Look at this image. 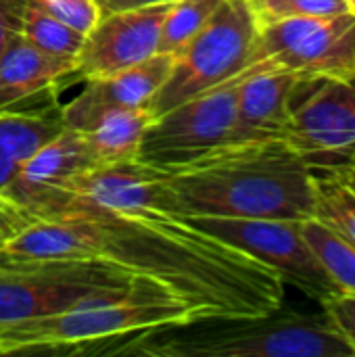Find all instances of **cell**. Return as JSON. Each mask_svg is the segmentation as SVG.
Returning <instances> with one entry per match:
<instances>
[{"label": "cell", "instance_id": "cell-1", "mask_svg": "<svg viewBox=\"0 0 355 357\" xmlns=\"http://www.w3.org/2000/svg\"><path fill=\"white\" fill-rule=\"evenodd\" d=\"M0 255L113 266L184 305L197 324L255 320L285 303L276 270L161 207L105 209L71 195L59 213L4 241Z\"/></svg>", "mask_w": 355, "mask_h": 357}, {"label": "cell", "instance_id": "cell-2", "mask_svg": "<svg viewBox=\"0 0 355 357\" xmlns=\"http://www.w3.org/2000/svg\"><path fill=\"white\" fill-rule=\"evenodd\" d=\"M172 209L188 218L310 220L314 172L285 138L230 142L161 167Z\"/></svg>", "mask_w": 355, "mask_h": 357}, {"label": "cell", "instance_id": "cell-3", "mask_svg": "<svg viewBox=\"0 0 355 357\" xmlns=\"http://www.w3.org/2000/svg\"><path fill=\"white\" fill-rule=\"evenodd\" d=\"M192 324H197L195 316L176 301L161 297H132L0 326V356H132L146 337Z\"/></svg>", "mask_w": 355, "mask_h": 357}, {"label": "cell", "instance_id": "cell-4", "mask_svg": "<svg viewBox=\"0 0 355 357\" xmlns=\"http://www.w3.org/2000/svg\"><path fill=\"white\" fill-rule=\"evenodd\" d=\"M132 297L169 299L107 264L25 261L0 255V326Z\"/></svg>", "mask_w": 355, "mask_h": 357}, {"label": "cell", "instance_id": "cell-5", "mask_svg": "<svg viewBox=\"0 0 355 357\" xmlns=\"http://www.w3.org/2000/svg\"><path fill=\"white\" fill-rule=\"evenodd\" d=\"M197 335L161 331L146 337L140 356L157 357H354V347L328 314L303 316L274 312L255 320Z\"/></svg>", "mask_w": 355, "mask_h": 357}, {"label": "cell", "instance_id": "cell-6", "mask_svg": "<svg viewBox=\"0 0 355 357\" xmlns=\"http://www.w3.org/2000/svg\"><path fill=\"white\" fill-rule=\"evenodd\" d=\"M257 21L247 0H222L205 27L176 54L161 88L146 102L153 117L213 88L247 67Z\"/></svg>", "mask_w": 355, "mask_h": 357}, {"label": "cell", "instance_id": "cell-7", "mask_svg": "<svg viewBox=\"0 0 355 357\" xmlns=\"http://www.w3.org/2000/svg\"><path fill=\"white\" fill-rule=\"evenodd\" d=\"M285 71L297 77H355V15L289 17L257 25L243 75Z\"/></svg>", "mask_w": 355, "mask_h": 357}, {"label": "cell", "instance_id": "cell-8", "mask_svg": "<svg viewBox=\"0 0 355 357\" xmlns=\"http://www.w3.org/2000/svg\"><path fill=\"white\" fill-rule=\"evenodd\" d=\"M285 140L312 172L345 167L355 155V77H299Z\"/></svg>", "mask_w": 355, "mask_h": 357}, {"label": "cell", "instance_id": "cell-9", "mask_svg": "<svg viewBox=\"0 0 355 357\" xmlns=\"http://www.w3.org/2000/svg\"><path fill=\"white\" fill-rule=\"evenodd\" d=\"M243 73L157 115L144 130L138 159L155 167H176L230 144Z\"/></svg>", "mask_w": 355, "mask_h": 357}, {"label": "cell", "instance_id": "cell-10", "mask_svg": "<svg viewBox=\"0 0 355 357\" xmlns=\"http://www.w3.org/2000/svg\"><path fill=\"white\" fill-rule=\"evenodd\" d=\"M188 218V215H184ZM205 232L247 251L278 272L285 284H293L308 297L324 303L339 295L337 284L320 266L301 234L297 220H247V218H188Z\"/></svg>", "mask_w": 355, "mask_h": 357}, {"label": "cell", "instance_id": "cell-11", "mask_svg": "<svg viewBox=\"0 0 355 357\" xmlns=\"http://www.w3.org/2000/svg\"><path fill=\"white\" fill-rule=\"evenodd\" d=\"M96 167L84 132L65 128L54 140L21 163L13 182L0 190L29 222L50 218L73 195L71 182Z\"/></svg>", "mask_w": 355, "mask_h": 357}, {"label": "cell", "instance_id": "cell-12", "mask_svg": "<svg viewBox=\"0 0 355 357\" xmlns=\"http://www.w3.org/2000/svg\"><path fill=\"white\" fill-rule=\"evenodd\" d=\"M167 8L169 2H161L103 15L84 40L75 73L84 79H96L153 56Z\"/></svg>", "mask_w": 355, "mask_h": 357}, {"label": "cell", "instance_id": "cell-13", "mask_svg": "<svg viewBox=\"0 0 355 357\" xmlns=\"http://www.w3.org/2000/svg\"><path fill=\"white\" fill-rule=\"evenodd\" d=\"M176 54L155 52L146 61L123 71L86 79V88L61 109V121L69 130L88 132L107 111L146 105L165 82Z\"/></svg>", "mask_w": 355, "mask_h": 357}, {"label": "cell", "instance_id": "cell-14", "mask_svg": "<svg viewBox=\"0 0 355 357\" xmlns=\"http://www.w3.org/2000/svg\"><path fill=\"white\" fill-rule=\"evenodd\" d=\"M69 190L105 209L161 207L174 211L163 169L140 159L92 167L80 174Z\"/></svg>", "mask_w": 355, "mask_h": 357}, {"label": "cell", "instance_id": "cell-15", "mask_svg": "<svg viewBox=\"0 0 355 357\" xmlns=\"http://www.w3.org/2000/svg\"><path fill=\"white\" fill-rule=\"evenodd\" d=\"M297 79V75L285 71L243 75L230 142L285 138L291 94Z\"/></svg>", "mask_w": 355, "mask_h": 357}, {"label": "cell", "instance_id": "cell-16", "mask_svg": "<svg viewBox=\"0 0 355 357\" xmlns=\"http://www.w3.org/2000/svg\"><path fill=\"white\" fill-rule=\"evenodd\" d=\"M75 69L77 59L46 54L19 33L0 56V111L40 94Z\"/></svg>", "mask_w": 355, "mask_h": 357}, {"label": "cell", "instance_id": "cell-17", "mask_svg": "<svg viewBox=\"0 0 355 357\" xmlns=\"http://www.w3.org/2000/svg\"><path fill=\"white\" fill-rule=\"evenodd\" d=\"M146 105L107 111L88 132H84L94 165H113L138 159L144 130L153 121Z\"/></svg>", "mask_w": 355, "mask_h": 357}, {"label": "cell", "instance_id": "cell-18", "mask_svg": "<svg viewBox=\"0 0 355 357\" xmlns=\"http://www.w3.org/2000/svg\"><path fill=\"white\" fill-rule=\"evenodd\" d=\"M314 218L355 243V182L343 167L314 172Z\"/></svg>", "mask_w": 355, "mask_h": 357}, {"label": "cell", "instance_id": "cell-19", "mask_svg": "<svg viewBox=\"0 0 355 357\" xmlns=\"http://www.w3.org/2000/svg\"><path fill=\"white\" fill-rule=\"evenodd\" d=\"M301 234L324 272L337 284L339 293L355 295V243L318 222L316 218L301 222Z\"/></svg>", "mask_w": 355, "mask_h": 357}, {"label": "cell", "instance_id": "cell-20", "mask_svg": "<svg viewBox=\"0 0 355 357\" xmlns=\"http://www.w3.org/2000/svg\"><path fill=\"white\" fill-rule=\"evenodd\" d=\"M65 130L59 115L0 111V144L21 165Z\"/></svg>", "mask_w": 355, "mask_h": 357}, {"label": "cell", "instance_id": "cell-21", "mask_svg": "<svg viewBox=\"0 0 355 357\" xmlns=\"http://www.w3.org/2000/svg\"><path fill=\"white\" fill-rule=\"evenodd\" d=\"M21 38L36 46L38 50L52 54V56H67L77 59L84 46L86 36L75 31L73 27L65 25L31 0H25L21 8Z\"/></svg>", "mask_w": 355, "mask_h": 357}, {"label": "cell", "instance_id": "cell-22", "mask_svg": "<svg viewBox=\"0 0 355 357\" xmlns=\"http://www.w3.org/2000/svg\"><path fill=\"white\" fill-rule=\"evenodd\" d=\"M222 0H172L161 25L157 52L178 54L213 17Z\"/></svg>", "mask_w": 355, "mask_h": 357}, {"label": "cell", "instance_id": "cell-23", "mask_svg": "<svg viewBox=\"0 0 355 357\" xmlns=\"http://www.w3.org/2000/svg\"><path fill=\"white\" fill-rule=\"evenodd\" d=\"M257 25L289 19V17H318L349 13L345 0H247Z\"/></svg>", "mask_w": 355, "mask_h": 357}, {"label": "cell", "instance_id": "cell-24", "mask_svg": "<svg viewBox=\"0 0 355 357\" xmlns=\"http://www.w3.org/2000/svg\"><path fill=\"white\" fill-rule=\"evenodd\" d=\"M31 2L84 36H88L90 29L100 19V10L94 0H31Z\"/></svg>", "mask_w": 355, "mask_h": 357}, {"label": "cell", "instance_id": "cell-25", "mask_svg": "<svg viewBox=\"0 0 355 357\" xmlns=\"http://www.w3.org/2000/svg\"><path fill=\"white\" fill-rule=\"evenodd\" d=\"M324 312L333 320V324L341 331L347 343L355 351V295L354 293H339L322 303Z\"/></svg>", "mask_w": 355, "mask_h": 357}, {"label": "cell", "instance_id": "cell-26", "mask_svg": "<svg viewBox=\"0 0 355 357\" xmlns=\"http://www.w3.org/2000/svg\"><path fill=\"white\" fill-rule=\"evenodd\" d=\"M27 224H31L19 207L0 192V245L15 236L19 230H23Z\"/></svg>", "mask_w": 355, "mask_h": 357}, {"label": "cell", "instance_id": "cell-27", "mask_svg": "<svg viewBox=\"0 0 355 357\" xmlns=\"http://www.w3.org/2000/svg\"><path fill=\"white\" fill-rule=\"evenodd\" d=\"M19 27H21V10L0 6V56L10 46V42L19 36Z\"/></svg>", "mask_w": 355, "mask_h": 357}, {"label": "cell", "instance_id": "cell-28", "mask_svg": "<svg viewBox=\"0 0 355 357\" xmlns=\"http://www.w3.org/2000/svg\"><path fill=\"white\" fill-rule=\"evenodd\" d=\"M100 17L103 15H111V13H119V10H130V8H142V6H151V4H161V2H172V0H94Z\"/></svg>", "mask_w": 355, "mask_h": 357}, {"label": "cell", "instance_id": "cell-29", "mask_svg": "<svg viewBox=\"0 0 355 357\" xmlns=\"http://www.w3.org/2000/svg\"><path fill=\"white\" fill-rule=\"evenodd\" d=\"M19 163L6 153V149L0 144V190H4L10 182H13V178L17 176V172H19Z\"/></svg>", "mask_w": 355, "mask_h": 357}, {"label": "cell", "instance_id": "cell-30", "mask_svg": "<svg viewBox=\"0 0 355 357\" xmlns=\"http://www.w3.org/2000/svg\"><path fill=\"white\" fill-rule=\"evenodd\" d=\"M343 169H345V172L349 174V178H352V180L355 182V155L352 157V161H349V163H347V165H345Z\"/></svg>", "mask_w": 355, "mask_h": 357}, {"label": "cell", "instance_id": "cell-31", "mask_svg": "<svg viewBox=\"0 0 355 357\" xmlns=\"http://www.w3.org/2000/svg\"><path fill=\"white\" fill-rule=\"evenodd\" d=\"M345 4H347L349 13H354V15H355V0H345Z\"/></svg>", "mask_w": 355, "mask_h": 357}, {"label": "cell", "instance_id": "cell-32", "mask_svg": "<svg viewBox=\"0 0 355 357\" xmlns=\"http://www.w3.org/2000/svg\"><path fill=\"white\" fill-rule=\"evenodd\" d=\"M0 6H2V8H13L10 0H0Z\"/></svg>", "mask_w": 355, "mask_h": 357}]
</instances>
